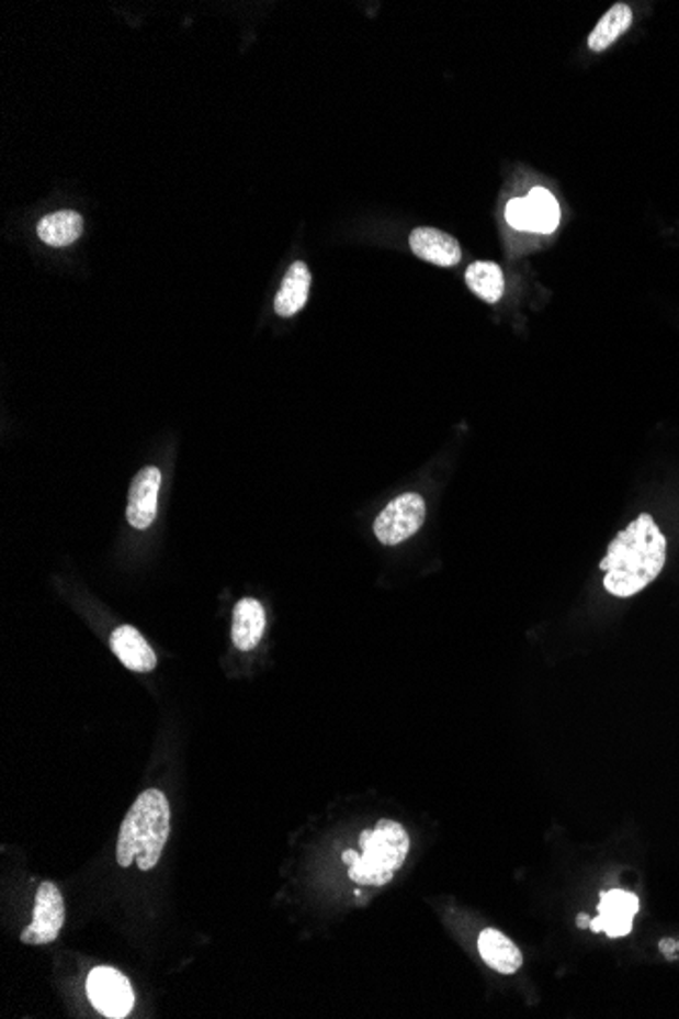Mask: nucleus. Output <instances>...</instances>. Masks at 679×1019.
<instances>
[{"label":"nucleus","instance_id":"8","mask_svg":"<svg viewBox=\"0 0 679 1019\" xmlns=\"http://www.w3.org/2000/svg\"><path fill=\"white\" fill-rule=\"evenodd\" d=\"M161 489V472L155 467L140 470L131 484L126 519L135 529H147L155 522Z\"/></svg>","mask_w":679,"mask_h":1019},{"label":"nucleus","instance_id":"10","mask_svg":"<svg viewBox=\"0 0 679 1019\" xmlns=\"http://www.w3.org/2000/svg\"><path fill=\"white\" fill-rule=\"evenodd\" d=\"M112 651L121 663L133 670V672H151L157 665V656L151 646L145 641V637L131 625L118 627L111 637Z\"/></svg>","mask_w":679,"mask_h":1019},{"label":"nucleus","instance_id":"4","mask_svg":"<svg viewBox=\"0 0 679 1019\" xmlns=\"http://www.w3.org/2000/svg\"><path fill=\"white\" fill-rule=\"evenodd\" d=\"M426 522V501L416 493H405L378 513L375 536L383 546H397L416 536Z\"/></svg>","mask_w":679,"mask_h":1019},{"label":"nucleus","instance_id":"18","mask_svg":"<svg viewBox=\"0 0 679 1019\" xmlns=\"http://www.w3.org/2000/svg\"><path fill=\"white\" fill-rule=\"evenodd\" d=\"M507 222L517 231H531V214H529L528 198H517L507 206Z\"/></svg>","mask_w":679,"mask_h":1019},{"label":"nucleus","instance_id":"14","mask_svg":"<svg viewBox=\"0 0 679 1019\" xmlns=\"http://www.w3.org/2000/svg\"><path fill=\"white\" fill-rule=\"evenodd\" d=\"M633 25V9L624 2L610 7L607 14L598 21L597 27L588 37V47L592 52H604L612 43L619 42Z\"/></svg>","mask_w":679,"mask_h":1019},{"label":"nucleus","instance_id":"3","mask_svg":"<svg viewBox=\"0 0 679 1019\" xmlns=\"http://www.w3.org/2000/svg\"><path fill=\"white\" fill-rule=\"evenodd\" d=\"M361 853L347 851L342 861L348 863V875L357 885L381 887L387 885L403 867L411 840L403 825L395 820H378L373 830L361 835Z\"/></svg>","mask_w":679,"mask_h":1019},{"label":"nucleus","instance_id":"12","mask_svg":"<svg viewBox=\"0 0 679 1019\" xmlns=\"http://www.w3.org/2000/svg\"><path fill=\"white\" fill-rule=\"evenodd\" d=\"M264 608L259 601L254 598H242L235 608L233 617V643L240 651H250L257 648L259 641L263 639Z\"/></svg>","mask_w":679,"mask_h":1019},{"label":"nucleus","instance_id":"7","mask_svg":"<svg viewBox=\"0 0 679 1019\" xmlns=\"http://www.w3.org/2000/svg\"><path fill=\"white\" fill-rule=\"evenodd\" d=\"M638 899L631 892L610 889L600 896L598 918L590 922L595 932H604L610 938H623L633 930V918L637 916Z\"/></svg>","mask_w":679,"mask_h":1019},{"label":"nucleus","instance_id":"2","mask_svg":"<svg viewBox=\"0 0 679 1019\" xmlns=\"http://www.w3.org/2000/svg\"><path fill=\"white\" fill-rule=\"evenodd\" d=\"M171 830L169 799L159 790H145L121 825L116 842V861L123 869L137 863L140 871H151L159 863Z\"/></svg>","mask_w":679,"mask_h":1019},{"label":"nucleus","instance_id":"13","mask_svg":"<svg viewBox=\"0 0 679 1019\" xmlns=\"http://www.w3.org/2000/svg\"><path fill=\"white\" fill-rule=\"evenodd\" d=\"M309 285H312V276H309V269L305 267V262H293L290 271L285 273L283 285H281L278 298H275L278 316H295L307 302Z\"/></svg>","mask_w":679,"mask_h":1019},{"label":"nucleus","instance_id":"17","mask_svg":"<svg viewBox=\"0 0 679 1019\" xmlns=\"http://www.w3.org/2000/svg\"><path fill=\"white\" fill-rule=\"evenodd\" d=\"M531 233H552L559 222V206L547 190L535 188L528 195Z\"/></svg>","mask_w":679,"mask_h":1019},{"label":"nucleus","instance_id":"5","mask_svg":"<svg viewBox=\"0 0 679 1019\" xmlns=\"http://www.w3.org/2000/svg\"><path fill=\"white\" fill-rule=\"evenodd\" d=\"M92 1006L106 1018H126L135 1007V993L128 978L112 966H97L86 983Z\"/></svg>","mask_w":679,"mask_h":1019},{"label":"nucleus","instance_id":"15","mask_svg":"<svg viewBox=\"0 0 679 1019\" xmlns=\"http://www.w3.org/2000/svg\"><path fill=\"white\" fill-rule=\"evenodd\" d=\"M83 221L78 212L61 210L39 222L37 235L49 247H68L82 235Z\"/></svg>","mask_w":679,"mask_h":1019},{"label":"nucleus","instance_id":"16","mask_svg":"<svg viewBox=\"0 0 679 1019\" xmlns=\"http://www.w3.org/2000/svg\"><path fill=\"white\" fill-rule=\"evenodd\" d=\"M466 283L480 300L497 303L505 293V276L497 262H472L466 271Z\"/></svg>","mask_w":679,"mask_h":1019},{"label":"nucleus","instance_id":"1","mask_svg":"<svg viewBox=\"0 0 679 1019\" xmlns=\"http://www.w3.org/2000/svg\"><path fill=\"white\" fill-rule=\"evenodd\" d=\"M667 541L652 515L643 513L610 541L600 562L604 589L612 596L629 598L647 589L666 566Z\"/></svg>","mask_w":679,"mask_h":1019},{"label":"nucleus","instance_id":"6","mask_svg":"<svg viewBox=\"0 0 679 1019\" xmlns=\"http://www.w3.org/2000/svg\"><path fill=\"white\" fill-rule=\"evenodd\" d=\"M66 922V904L56 883L45 882L39 885L35 896L33 922L23 930L21 940L25 944H49L54 942Z\"/></svg>","mask_w":679,"mask_h":1019},{"label":"nucleus","instance_id":"9","mask_svg":"<svg viewBox=\"0 0 679 1019\" xmlns=\"http://www.w3.org/2000/svg\"><path fill=\"white\" fill-rule=\"evenodd\" d=\"M409 247L419 259L438 267H454L462 259L456 238L438 228H416L409 236Z\"/></svg>","mask_w":679,"mask_h":1019},{"label":"nucleus","instance_id":"11","mask_svg":"<svg viewBox=\"0 0 679 1019\" xmlns=\"http://www.w3.org/2000/svg\"><path fill=\"white\" fill-rule=\"evenodd\" d=\"M478 952L483 961L500 975H514L523 966V954L517 944L495 928H486L480 932Z\"/></svg>","mask_w":679,"mask_h":1019}]
</instances>
